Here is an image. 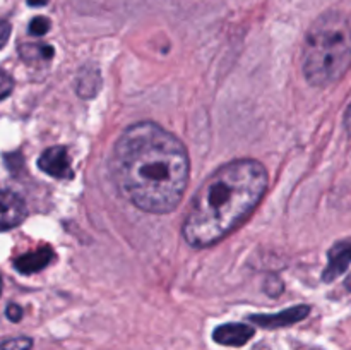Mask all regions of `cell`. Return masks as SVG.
I'll return each instance as SVG.
<instances>
[{"mask_svg": "<svg viewBox=\"0 0 351 350\" xmlns=\"http://www.w3.org/2000/svg\"><path fill=\"white\" fill-rule=\"evenodd\" d=\"M189 174L184 143L149 120L127 127L110 156V175L120 196L151 215H167L180 205Z\"/></svg>", "mask_w": 351, "mask_h": 350, "instance_id": "cell-1", "label": "cell"}, {"mask_svg": "<svg viewBox=\"0 0 351 350\" xmlns=\"http://www.w3.org/2000/svg\"><path fill=\"white\" fill-rule=\"evenodd\" d=\"M269 175L252 158L233 160L216 168L192 196L182 223V235L194 249L221 242L259 206Z\"/></svg>", "mask_w": 351, "mask_h": 350, "instance_id": "cell-2", "label": "cell"}, {"mask_svg": "<svg viewBox=\"0 0 351 350\" xmlns=\"http://www.w3.org/2000/svg\"><path fill=\"white\" fill-rule=\"evenodd\" d=\"M351 67V23L341 12L319 16L305 34L302 71L308 84L328 88Z\"/></svg>", "mask_w": 351, "mask_h": 350, "instance_id": "cell-3", "label": "cell"}, {"mask_svg": "<svg viewBox=\"0 0 351 350\" xmlns=\"http://www.w3.org/2000/svg\"><path fill=\"white\" fill-rule=\"evenodd\" d=\"M27 206L19 194L0 189V232L16 229L26 220Z\"/></svg>", "mask_w": 351, "mask_h": 350, "instance_id": "cell-4", "label": "cell"}, {"mask_svg": "<svg viewBox=\"0 0 351 350\" xmlns=\"http://www.w3.org/2000/svg\"><path fill=\"white\" fill-rule=\"evenodd\" d=\"M38 167L41 172L55 178H71L72 177V165L71 156L65 146L48 148L41 153L38 160Z\"/></svg>", "mask_w": 351, "mask_h": 350, "instance_id": "cell-5", "label": "cell"}, {"mask_svg": "<svg viewBox=\"0 0 351 350\" xmlns=\"http://www.w3.org/2000/svg\"><path fill=\"white\" fill-rule=\"evenodd\" d=\"M311 312L308 305H295V307L285 309L278 314H257L250 316V321L256 323L261 328H283V326L295 325V323L305 319Z\"/></svg>", "mask_w": 351, "mask_h": 350, "instance_id": "cell-6", "label": "cell"}, {"mask_svg": "<svg viewBox=\"0 0 351 350\" xmlns=\"http://www.w3.org/2000/svg\"><path fill=\"white\" fill-rule=\"evenodd\" d=\"M256 329L243 323H228L221 325L213 331V340L219 345L243 347L254 336Z\"/></svg>", "mask_w": 351, "mask_h": 350, "instance_id": "cell-7", "label": "cell"}, {"mask_svg": "<svg viewBox=\"0 0 351 350\" xmlns=\"http://www.w3.org/2000/svg\"><path fill=\"white\" fill-rule=\"evenodd\" d=\"M51 259H53V250L48 246H43L40 249H34L31 253H26L17 257L14 261V268L21 275H33L45 270L51 263Z\"/></svg>", "mask_w": 351, "mask_h": 350, "instance_id": "cell-8", "label": "cell"}, {"mask_svg": "<svg viewBox=\"0 0 351 350\" xmlns=\"http://www.w3.org/2000/svg\"><path fill=\"white\" fill-rule=\"evenodd\" d=\"M351 264V240L338 242L329 250V263L324 271V280L331 281L345 273L346 268Z\"/></svg>", "mask_w": 351, "mask_h": 350, "instance_id": "cell-9", "label": "cell"}, {"mask_svg": "<svg viewBox=\"0 0 351 350\" xmlns=\"http://www.w3.org/2000/svg\"><path fill=\"white\" fill-rule=\"evenodd\" d=\"M21 58L29 64L33 62H48L53 58V47L47 43H24L19 47Z\"/></svg>", "mask_w": 351, "mask_h": 350, "instance_id": "cell-10", "label": "cell"}, {"mask_svg": "<svg viewBox=\"0 0 351 350\" xmlns=\"http://www.w3.org/2000/svg\"><path fill=\"white\" fill-rule=\"evenodd\" d=\"M99 88V75L95 69L89 71H82L77 78V95L89 98V96L96 95Z\"/></svg>", "mask_w": 351, "mask_h": 350, "instance_id": "cell-11", "label": "cell"}, {"mask_svg": "<svg viewBox=\"0 0 351 350\" xmlns=\"http://www.w3.org/2000/svg\"><path fill=\"white\" fill-rule=\"evenodd\" d=\"M33 349V340L27 336H16L0 342V350H31Z\"/></svg>", "mask_w": 351, "mask_h": 350, "instance_id": "cell-12", "label": "cell"}, {"mask_svg": "<svg viewBox=\"0 0 351 350\" xmlns=\"http://www.w3.org/2000/svg\"><path fill=\"white\" fill-rule=\"evenodd\" d=\"M48 30H50V21L47 17H34L29 23V33L33 36H43L48 33Z\"/></svg>", "mask_w": 351, "mask_h": 350, "instance_id": "cell-13", "label": "cell"}, {"mask_svg": "<svg viewBox=\"0 0 351 350\" xmlns=\"http://www.w3.org/2000/svg\"><path fill=\"white\" fill-rule=\"evenodd\" d=\"M12 89H14L12 78H10L9 74H5L3 71H0V102H2L3 98H7V96L12 93Z\"/></svg>", "mask_w": 351, "mask_h": 350, "instance_id": "cell-14", "label": "cell"}, {"mask_svg": "<svg viewBox=\"0 0 351 350\" xmlns=\"http://www.w3.org/2000/svg\"><path fill=\"white\" fill-rule=\"evenodd\" d=\"M10 31H12V26H10L9 21L0 19V50H2L7 45V41H9Z\"/></svg>", "mask_w": 351, "mask_h": 350, "instance_id": "cell-15", "label": "cell"}, {"mask_svg": "<svg viewBox=\"0 0 351 350\" xmlns=\"http://www.w3.org/2000/svg\"><path fill=\"white\" fill-rule=\"evenodd\" d=\"M5 316L12 323L21 321V318H23V309H21L17 304H9L5 309Z\"/></svg>", "mask_w": 351, "mask_h": 350, "instance_id": "cell-16", "label": "cell"}, {"mask_svg": "<svg viewBox=\"0 0 351 350\" xmlns=\"http://www.w3.org/2000/svg\"><path fill=\"white\" fill-rule=\"evenodd\" d=\"M345 129L351 137V103H350L348 108H346V113H345Z\"/></svg>", "mask_w": 351, "mask_h": 350, "instance_id": "cell-17", "label": "cell"}, {"mask_svg": "<svg viewBox=\"0 0 351 350\" xmlns=\"http://www.w3.org/2000/svg\"><path fill=\"white\" fill-rule=\"evenodd\" d=\"M27 2H29V5H45L47 0H27Z\"/></svg>", "mask_w": 351, "mask_h": 350, "instance_id": "cell-18", "label": "cell"}, {"mask_svg": "<svg viewBox=\"0 0 351 350\" xmlns=\"http://www.w3.org/2000/svg\"><path fill=\"white\" fill-rule=\"evenodd\" d=\"M0 294H2V278H0Z\"/></svg>", "mask_w": 351, "mask_h": 350, "instance_id": "cell-19", "label": "cell"}]
</instances>
